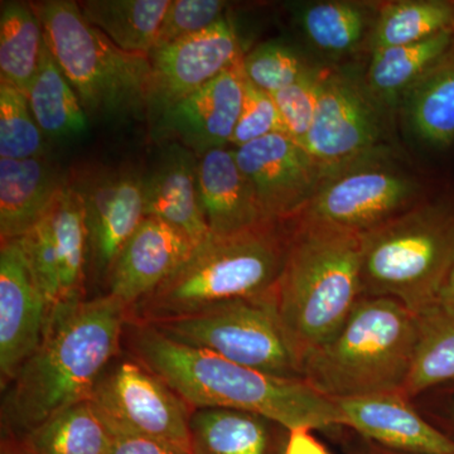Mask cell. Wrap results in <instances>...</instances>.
I'll list each match as a JSON object with an SVG mask.
<instances>
[{
  "instance_id": "6da1fadb",
  "label": "cell",
  "mask_w": 454,
  "mask_h": 454,
  "mask_svg": "<svg viewBox=\"0 0 454 454\" xmlns=\"http://www.w3.org/2000/svg\"><path fill=\"white\" fill-rule=\"evenodd\" d=\"M128 318L127 307L109 294L56 307L40 346L3 390L2 430L25 435L90 400L121 349Z\"/></svg>"
},
{
  "instance_id": "7a4b0ae2",
  "label": "cell",
  "mask_w": 454,
  "mask_h": 454,
  "mask_svg": "<svg viewBox=\"0 0 454 454\" xmlns=\"http://www.w3.org/2000/svg\"><path fill=\"white\" fill-rule=\"evenodd\" d=\"M131 358L162 379L191 409L252 411L286 429L342 427L336 403L303 379H283L168 339L153 325L128 321Z\"/></svg>"
},
{
  "instance_id": "3957f363",
  "label": "cell",
  "mask_w": 454,
  "mask_h": 454,
  "mask_svg": "<svg viewBox=\"0 0 454 454\" xmlns=\"http://www.w3.org/2000/svg\"><path fill=\"white\" fill-rule=\"evenodd\" d=\"M363 297L361 234L309 217L293 220L274 300L301 365L337 333Z\"/></svg>"
},
{
  "instance_id": "277c9868",
  "label": "cell",
  "mask_w": 454,
  "mask_h": 454,
  "mask_svg": "<svg viewBox=\"0 0 454 454\" xmlns=\"http://www.w3.org/2000/svg\"><path fill=\"white\" fill-rule=\"evenodd\" d=\"M292 221H265L232 235L211 234L129 310L128 321L155 324L225 301L274 294L286 264Z\"/></svg>"
},
{
  "instance_id": "5b68a950",
  "label": "cell",
  "mask_w": 454,
  "mask_h": 454,
  "mask_svg": "<svg viewBox=\"0 0 454 454\" xmlns=\"http://www.w3.org/2000/svg\"><path fill=\"white\" fill-rule=\"evenodd\" d=\"M418 342V316L393 298L363 297L348 321L301 364L303 380L331 400L402 393Z\"/></svg>"
},
{
  "instance_id": "8992f818",
  "label": "cell",
  "mask_w": 454,
  "mask_h": 454,
  "mask_svg": "<svg viewBox=\"0 0 454 454\" xmlns=\"http://www.w3.org/2000/svg\"><path fill=\"white\" fill-rule=\"evenodd\" d=\"M454 268V207L426 201L361 234L364 297L393 298L419 316Z\"/></svg>"
},
{
  "instance_id": "52a82bcc",
  "label": "cell",
  "mask_w": 454,
  "mask_h": 454,
  "mask_svg": "<svg viewBox=\"0 0 454 454\" xmlns=\"http://www.w3.org/2000/svg\"><path fill=\"white\" fill-rule=\"evenodd\" d=\"M44 40L91 118L148 116V56L127 53L83 17L79 3H32Z\"/></svg>"
},
{
  "instance_id": "ba28073f",
  "label": "cell",
  "mask_w": 454,
  "mask_h": 454,
  "mask_svg": "<svg viewBox=\"0 0 454 454\" xmlns=\"http://www.w3.org/2000/svg\"><path fill=\"white\" fill-rule=\"evenodd\" d=\"M191 348L283 379H303L278 316L274 294L216 304L193 315L146 324Z\"/></svg>"
},
{
  "instance_id": "9c48e42d",
  "label": "cell",
  "mask_w": 454,
  "mask_h": 454,
  "mask_svg": "<svg viewBox=\"0 0 454 454\" xmlns=\"http://www.w3.org/2000/svg\"><path fill=\"white\" fill-rule=\"evenodd\" d=\"M426 200L422 179L396 148L382 149L325 170L300 216L364 234Z\"/></svg>"
},
{
  "instance_id": "30bf717a",
  "label": "cell",
  "mask_w": 454,
  "mask_h": 454,
  "mask_svg": "<svg viewBox=\"0 0 454 454\" xmlns=\"http://www.w3.org/2000/svg\"><path fill=\"white\" fill-rule=\"evenodd\" d=\"M394 115L367 88L364 71L327 66L304 148L325 170L395 148Z\"/></svg>"
},
{
  "instance_id": "8fae6325",
  "label": "cell",
  "mask_w": 454,
  "mask_h": 454,
  "mask_svg": "<svg viewBox=\"0 0 454 454\" xmlns=\"http://www.w3.org/2000/svg\"><path fill=\"white\" fill-rule=\"evenodd\" d=\"M90 403L110 433L157 439L191 453L192 409L134 358L107 367Z\"/></svg>"
},
{
  "instance_id": "7c38bea8",
  "label": "cell",
  "mask_w": 454,
  "mask_h": 454,
  "mask_svg": "<svg viewBox=\"0 0 454 454\" xmlns=\"http://www.w3.org/2000/svg\"><path fill=\"white\" fill-rule=\"evenodd\" d=\"M51 312L85 298L90 238L82 196L68 182L43 219L18 239Z\"/></svg>"
},
{
  "instance_id": "4fadbf2b",
  "label": "cell",
  "mask_w": 454,
  "mask_h": 454,
  "mask_svg": "<svg viewBox=\"0 0 454 454\" xmlns=\"http://www.w3.org/2000/svg\"><path fill=\"white\" fill-rule=\"evenodd\" d=\"M243 56L238 33L227 17L205 31L152 50L148 116L160 121L170 107L216 79Z\"/></svg>"
},
{
  "instance_id": "5bb4252c",
  "label": "cell",
  "mask_w": 454,
  "mask_h": 454,
  "mask_svg": "<svg viewBox=\"0 0 454 454\" xmlns=\"http://www.w3.org/2000/svg\"><path fill=\"white\" fill-rule=\"evenodd\" d=\"M234 151L267 221L297 219L325 176L309 152L286 134H271Z\"/></svg>"
},
{
  "instance_id": "9a60e30c",
  "label": "cell",
  "mask_w": 454,
  "mask_h": 454,
  "mask_svg": "<svg viewBox=\"0 0 454 454\" xmlns=\"http://www.w3.org/2000/svg\"><path fill=\"white\" fill-rule=\"evenodd\" d=\"M68 182L85 206L90 269L107 282L122 247L145 220V177L134 170L89 169Z\"/></svg>"
},
{
  "instance_id": "2e32d148",
  "label": "cell",
  "mask_w": 454,
  "mask_h": 454,
  "mask_svg": "<svg viewBox=\"0 0 454 454\" xmlns=\"http://www.w3.org/2000/svg\"><path fill=\"white\" fill-rule=\"evenodd\" d=\"M51 309L18 239L0 247V379L2 389L35 354Z\"/></svg>"
},
{
  "instance_id": "e0dca14e",
  "label": "cell",
  "mask_w": 454,
  "mask_h": 454,
  "mask_svg": "<svg viewBox=\"0 0 454 454\" xmlns=\"http://www.w3.org/2000/svg\"><path fill=\"white\" fill-rule=\"evenodd\" d=\"M244 57V56H243ZM243 59L164 114L157 127L197 157L230 145L243 109Z\"/></svg>"
},
{
  "instance_id": "ac0fdd59",
  "label": "cell",
  "mask_w": 454,
  "mask_h": 454,
  "mask_svg": "<svg viewBox=\"0 0 454 454\" xmlns=\"http://www.w3.org/2000/svg\"><path fill=\"white\" fill-rule=\"evenodd\" d=\"M342 427L403 454H454V439L429 423L402 393L333 400Z\"/></svg>"
},
{
  "instance_id": "d6986e66",
  "label": "cell",
  "mask_w": 454,
  "mask_h": 454,
  "mask_svg": "<svg viewBox=\"0 0 454 454\" xmlns=\"http://www.w3.org/2000/svg\"><path fill=\"white\" fill-rule=\"evenodd\" d=\"M196 247L175 227L145 216L114 262L106 294L130 310L175 273Z\"/></svg>"
},
{
  "instance_id": "ffe728a7",
  "label": "cell",
  "mask_w": 454,
  "mask_h": 454,
  "mask_svg": "<svg viewBox=\"0 0 454 454\" xmlns=\"http://www.w3.org/2000/svg\"><path fill=\"white\" fill-rule=\"evenodd\" d=\"M199 157L186 146L172 143L145 177V216L157 217L201 244L211 235L203 214L197 178Z\"/></svg>"
},
{
  "instance_id": "44dd1931",
  "label": "cell",
  "mask_w": 454,
  "mask_h": 454,
  "mask_svg": "<svg viewBox=\"0 0 454 454\" xmlns=\"http://www.w3.org/2000/svg\"><path fill=\"white\" fill-rule=\"evenodd\" d=\"M200 199L212 235L238 234L265 223L234 148L214 149L199 158Z\"/></svg>"
},
{
  "instance_id": "7402d4cb",
  "label": "cell",
  "mask_w": 454,
  "mask_h": 454,
  "mask_svg": "<svg viewBox=\"0 0 454 454\" xmlns=\"http://www.w3.org/2000/svg\"><path fill=\"white\" fill-rule=\"evenodd\" d=\"M46 157L0 158V238H22L43 219L67 184Z\"/></svg>"
},
{
  "instance_id": "603a6c76",
  "label": "cell",
  "mask_w": 454,
  "mask_h": 454,
  "mask_svg": "<svg viewBox=\"0 0 454 454\" xmlns=\"http://www.w3.org/2000/svg\"><path fill=\"white\" fill-rule=\"evenodd\" d=\"M289 429L252 411L193 409L191 454H284Z\"/></svg>"
},
{
  "instance_id": "cb8c5ba5",
  "label": "cell",
  "mask_w": 454,
  "mask_h": 454,
  "mask_svg": "<svg viewBox=\"0 0 454 454\" xmlns=\"http://www.w3.org/2000/svg\"><path fill=\"white\" fill-rule=\"evenodd\" d=\"M379 8L370 3L309 2L298 7L295 18L304 38L331 59L369 51Z\"/></svg>"
},
{
  "instance_id": "d4e9b609",
  "label": "cell",
  "mask_w": 454,
  "mask_h": 454,
  "mask_svg": "<svg viewBox=\"0 0 454 454\" xmlns=\"http://www.w3.org/2000/svg\"><path fill=\"white\" fill-rule=\"evenodd\" d=\"M397 114L411 136L430 146L454 142V41L400 104Z\"/></svg>"
},
{
  "instance_id": "484cf974",
  "label": "cell",
  "mask_w": 454,
  "mask_h": 454,
  "mask_svg": "<svg viewBox=\"0 0 454 454\" xmlns=\"http://www.w3.org/2000/svg\"><path fill=\"white\" fill-rule=\"evenodd\" d=\"M454 31L428 40L370 53L364 79L373 97L397 114L403 98L452 46Z\"/></svg>"
},
{
  "instance_id": "4316f807",
  "label": "cell",
  "mask_w": 454,
  "mask_h": 454,
  "mask_svg": "<svg viewBox=\"0 0 454 454\" xmlns=\"http://www.w3.org/2000/svg\"><path fill=\"white\" fill-rule=\"evenodd\" d=\"M26 97L38 127L50 142L76 138L88 130V114L47 43Z\"/></svg>"
},
{
  "instance_id": "83f0119b",
  "label": "cell",
  "mask_w": 454,
  "mask_h": 454,
  "mask_svg": "<svg viewBox=\"0 0 454 454\" xmlns=\"http://www.w3.org/2000/svg\"><path fill=\"white\" fill-rule=\"evenodd\" d=\"M170 0H83V17L118 49L148 56Z\"/></svg>"
},
{
  "instance_id": "f1b7e54d",
  "label": "cell",
  "mask_w": 454,
  "mask_h": 454,
  "mask_svg": "<svg viewBox=\"0 0 454 454\" xmlns=\"http://www.w3.org/2000/svg\"><path fill=\"white\" fill-rule=\"evenodd\" d=\"M454 382V309L435 304L418 316L413 366L403 395L414 397Z\"/></svg>"
},
{
  "instance_id": "f546056e",
  "label": "cell",
  "mask_w": 454,
  "mask_h": 454,
  "mask_svg": "<svg viewBox=\"0 0 454 454\" xmlns=\"http://www.w3.org/2000/svg\"><path fill=\"white\" fill-rule=\"evenodd\" d=\"M44 33L31 3L2 2L0 79L23 94L28 91L43 51Z\"/></svg>"
},
{
  "instance_id": "4dcf8cb0",
  "label": "cell",
  "mask_w": 454,
  "mask_h": 454,
  "mask_svg": "<svg viewBox=\"0 0 454 454\" xmlns=\"http://www.w3.org/2000/svg\"><path fill=\"white\" fill-rule=\"evenodd\" d=\"M20 437L29 454H109L113 441L90 400L52 415Z\"/></svg>"
},
{
  "instance_id": "1f68e13d",
  "label": "cell",
  "mask_w": 454,
  "mask_h": 454,
  "mask_svg": "<svg viewBox=\"0 0 454 454\" xmlns=\"http://www.w3.org/2000/svg\"><path fill=\"white\" fill-rule=\"evenodd\" d=\"M454 31V2L397 0L379 8L369 53L418 43Z\"/></svg>"
},
{
  "instance_id": "d6a6232c",
  "label": "cell",
  "mask_w": 454,
  "mask_h": 454,
  "mask_svg": "<svg viewBox=\"0 0 454 454\" xmlns=\"http://www.w3.org/2000/svg\"><path fill=\"white\" fill-rule=\"evenodd\" d=\"M47 142L33 116L26 94L8 83L0 82V158L46 157Z\"/></svg>"
},
{
  "instance_id": "836d02e7",
  "label": "cell",
  "mask_w": 454,
  "mask_h": 454,
  "mask_svg": "<svg viewBox=\"0 0 454 454\" xmlns=\"http://www.w3.org/2000/svg\"><path fill=\"white\" fill-rule=\"evenodd\" d=\"M312 66L294 47L280 41L260 43L243 57L247 82L270 95L297 82Z\"/></svg>"
},
{
  "instance_id": "e575fe53",
  "label": "cell",
  "mask_w": 454,
  "mask_h": 454,
  "mask_svg": "<svg viewBox=\"0 0 454 454\" xmlns=\"http://www.w3.org/2000/svg\"><path fill=\"white\" fill-rule=\"evenodd\" d=\"M325 68L327 66H312L297 82L271 94L286 136L303 146L315 118Z\"/></svg>"
},
{
  "instance_id": "d590c367",
  "label": "cell",
  "mask_w": 454,
  "mask_h": 454,
  "mask_svg": "<svg viewBox=\"0 0 454 454\" xmlns=\"http://www.w3.org/2000/svg\"><path fill=\"white\" fill-rule=\"evenodd\" d=\"M227 7L229 3L223 0H170L154 49L210 28L226 17Z\"/></svg>"
},
{
  "instance_id": "8d00e7d4",
  "label": "cell",
  "mask_w": 454,
  "mask_h": 454,
  "mask_svg": "<svg viewBox=\"0 0 454 454\" xmlns=\"http://www.w3.org/2000/svg\"><path fill=\"white\" fill-rule=\"evenodd\" d=\"M278 133L286 134V129L276 101L245 77L243 109L229 146L239 148Z\"/></svg>"
},
{
  "instance_id": "74e56055",
  "label": "cell",
  "mask_w": 454,
  "mask_h": 454,
  "mask_svg": "<svg viewBox=\"0 0 454 454\" xmlns=\"http://www.w3.org/2000/svg\"><path fill=\"white\" fill-rule=\"evenodd\" d=\"M112 437L109 454H191L172 444L142 435L112 433Z\"/></svg>"
},
{
  "instance_id": "f35d334b",
  "label": "cell",
  "mask_w": 454,
  "mask_h": 454,
  "mask_svg": "<svg viewBox=\"0 0 454 454\" xmlns=\"http://www.w3.org/2000/svg\"><path fill=\"white\" fill-rule=\"evenodd\" d=\"M284 454H331L327 448L312 434V430L298 428L289 430Z\"/></svg>"
},
{
  "instance_id": "ab89813d",
  "label": "cell",
  "mask_w": 454,
  "mask_h": 454,
  "mask_svg": "<svg viewBox=\"0 0 454 454\" xmlns=\"http://www.w3.org/2000/svg\"><path fill=\"white\" fill-rule=\"evenodd\" d=\"M0 454H29L25 441L20 435L3 430Z\"/></svg>"
},
{
  "instance_id": "60d3db41",
  "label": "cell",
  "mask_w": 454,
  "mask_h": 454,
  "mask_svg": "<svg viewBox=\"0 0 454 454\" xmlns=\"http://www.w3.org/2000/svg\"><path fill=\"white\" fill-rule=\"evenodd\" d=\"M438 304L447 307V309H454V268L452 273L448 277L441 295H439Z\"/></svg>"
},
{
  "instance_id": "b9f144b4",
  "label": "cell",
  "mask_w": 454,
  "mask_h": 454,
  "mask_svg": "<svg viewBox=\"0 0 454 454\" xmlns=\"http://www.w3.org/2000/svg\"><path fill=\"white\" fill-rule=\"evenodd\" d=\"M373 450H375V454H403V453L393 452V450H385V448H381L379 446H376L375 448H373Z\"/></svg>"
},
{
  "instance_id": "7bdbcfd3",
  "label": "cell",
  "mask_w": 454,
  "mask_h": 454,
  "mask_svg": "<svg viewBox=\"0 0 454 454\" xmlns=\"http://www.w3.org/2000/svg\"><path fill=\"white\" fill-rule=\"evenodd\" d=\"M448 413H450V420H452V423H453V426H454V396L452 397V400H450V411H448Z\"/></svg>"
}]
</instances>
